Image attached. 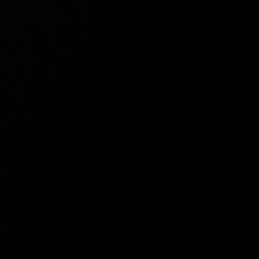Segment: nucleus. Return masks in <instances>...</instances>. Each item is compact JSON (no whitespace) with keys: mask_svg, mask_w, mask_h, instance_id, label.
<instances>
[]
</instances>
